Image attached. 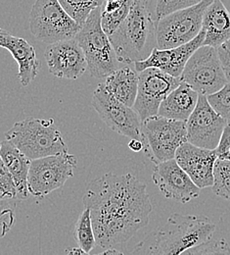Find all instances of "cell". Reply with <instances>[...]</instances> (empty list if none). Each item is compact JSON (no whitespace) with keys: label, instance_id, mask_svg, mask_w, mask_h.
I'll list each match as a JSON object with an SVG mask.
<instances>
[{"label":"cell","instance_id":"cell-27","mask_svg":"<svg viewBox=\"0 0 230 255\" xmlns=\"http://www.w3.org/2000/svg\"><path fill=\"white\" fill-rule=\"evenodd\" d=\"M134 0H124L123 5L112 12H105L102 9L101 13V25L108 35H111L122 25V23L127 19L131 12L132 3Z\"/></svg>","mask_w":230,"mask_h":255},{"label":"cell","instance_id":"cell-20","mask_svg":"<svg viewBox=\"0 0 230 255\" xmlns=\"http://www.w3.org/2000/svg\"><path fill=\"white\" fill-rule=\"evenodd\" d=\"M199 99V94L187 83L182 82L166 96L160 105L158 115L163 117L187 121Z\"/></svg>","mask_w":230,"mask_h":255},{"label":"cell","instance_id":"cell-19","mask_svg":"<svg viewBox=\"0 0 230 255\" xmlns=\"http://www.w3.org/2000/svg\"><path fill=\"white\" fill-rule=\"evenodd\" d=\"M203 29L206 35L204 45L220 47L230 39V12L222 0H213L207 8Z\"/></svg>","mask_w":230,"mask_h":255},{"label":"cell","instance_id":"cell-12","mask_svg":"<svg viewBox=\"0 0 230 255\" xmlns=\"http://www.w3.org/2000/svg\"><path fill=\"white\" fill-rule=\"evenodd\" d=\"M181 83L180 78L173 77L155 67L139 72L138 93L133 108L141 121L158 115L163 100Z\"/></svg>","mask_w":230,"mask_h":255},{"label":"cell","instance_id":"cell-21","mask_svg":"<svg viewBox=\"0 0 230 255\" xmlns=\"http://www.w3.org/2000/svg\"><path fill=\"white\" fill-rule=\"evenodd\" d=\"M0 155L1 161L15 180L18 190V199L25 200L30 193L28 179L32 160L28 158L8 139H4L1 142Z\"/></svg>","mask_w":230,"mask_h":255},{"label":"cell","instance_id":"cell-16","mask_svg":"<svg viewBox=\"0 0 230 255\" xmlns=\"http://www.w3.org/2000/svg\"><path fill=\"white\" fill-rule=\"evenodd\" d=\"M174 158L200 189L213 187L214 168L218 159L215 149L186 141L178 147Z\"/></svg>","mask_w":230,"mask_h":255},{"label":"cell","instance_id":"cell-37","mask_svg":"<svg viewBox=\"0 0 230 255\" xmlns=\"http://www.w3.org/2000/svg\"><path fill=\"white\" fill-rule=\"evenodd\" d=\"M229 123H230V121H229Z\"/></svg>","mask_w":230,"mask_h":255},{"label":"cell","instance_id":"cell-29","mask_svg":"<svg viewBox=\"0 0 230 255\" xmlns=\"http://www.w3.org/2000/svg\"><path fill=\"white\" fill-rule=\"evenodd\" d=\"M183 255H230L229 244L224 240H209L208 242L186 251Z\"/></svg>","mask_w":230,"mask_h":255},{"label":"cell","instance_id":"cell-13","mask_svg":"<svg viewBox=\"0 0 230 255\" xmlns=\"http://www.w3.org/2000/svg\"><path fill=\"white\" fill-rule=\"evenodd\" d=\"M229 121L210 104L208 97L199 95L197 105L187 120V140L197 146L216 149Z\"/></svg>","mask_w":230,"mask_h":255},{"label":"cell","instance_id":"cell-3","mask_svg":"<svg viewBox=\"0 0 230 255\" xmlns=\"http://www.w3.org/2000/svg\"><path fill=\"white\" fill-rule=\"evenodd\" d=\"M121 63L146 60L157 47L156 22L141 0H134L127 19L109 35Z\"/></svg>","mask_w":230,"mask_h":255},{"label":"cell","instance_id":"cell-4","mask_svg":"<svg viewBox=\"0 0 230 255\" xmlns=\"http://www.w3.org/2000/svg\"><path fill=\"white\" fill-rule=\"evenodd\" d=\"M5 137L31 160L68 152L62 133L54 119L27 118L17 122Z\"/></svg>","mask_w":230,"mask_h":255},{"label":"cell","instance_id":"cell-28","mask_svg":"<svg viewBox=\"0 0 230 255\" xmlns=\"http://www.w3.org/2000/svg\"><path fill=\"white\" fill-rule=\"evenodd\" d=\"M207 97L213 108L225 119L230 121V82L219 92Z\"/></svg>","mask_w":230,"mask_h":255},{"label":"cell","instance_id":"cell-23","mask_svg":"<svg viewBox=\"0 0 230 255\" xmlns=\"http://www.w3.org/2000/svg\"><path fill=\"white\" fill-rule=\"evenodd\" d=\"M73 236L78 248H80L85 255H89L97 245L91 214L88 208H84L83 212L77 220Z\"/></svg>","mask_w":230,"mask_h":255},{"label":"cell","instance_id":"cell-6","mask_svg":"<svg viewBox=\"0 0 230 255\" xmlns=\"http://www.w3.org/2000/svg\"><path fill=\"white\" fill-rule=\"evenodd\" d=\"M144 154L155 165L173 159L176 150L187 140V121L156 115L141 123Z\"/></svg>","mask_w":230,"mask_h":255},{"label":"cell","instance_id":"cell-35","mask_svg":"<svg viewBox=\"0 0 230 255\" xmlns=\"http://www.w3.org/2000/svg\"><path fill=\"white\" fill-rule=\"evenodd\" d=\"M101 255H122V253L116 250L115 248H110V249H107L105 252L101 253Z\"/></svg>","mask_w":230,"mask_h":255},{"label":"cell","instance_id":"cell-5","mask_svg":"<svg viewBox=\"0 0 230 255\" xmlns=\"http://www.w3.org/2000/svg\"><path fill=\"white\" fill-rule=\"evenodd\" d=\"M103 6L92 11L80 31L76 35L81 46L90 75L96 79H104L119 69V59L110 40L101 25Z\"/></svg>","mask_w":230,"mask_h":255},{"label":"cell","instance_id":"cell-1","mask_svg":"<svg viewBox=\"0 0 230 255\" xmlns=\"http://www.w3.org/2000/svg\"><path fill=\"white\" fill-rule=\"evenodd\" d=\"M82 202L90 210L96 243L103 250L129 242L148 225L153 211L146 184L132 174L108 173L91 181Z\"/></svg>","mask_w":230,"mask_h":255},{"label":"cell","instance_id":"cell-33","mask_svg":"<svg viewBox=\"0 0 230 255\" xmlns=\"http://www.w3.org/2000/svg\"><path fill=\"white\" fill-rule=\"evenodd\" d=\"M129 147L134 152H140L143 150L144 144L141 139L137 138H132V140L129 142Z\"/></svg>","mask_w":230,"mask_h":255},{"label":"cell","instance_id":"cell-10","mask_svg":"<svg viewBox=\"0 0 230 255\" xmlns=\"http://www.w3.org/2000/svg\"><path fill=\"white\" fill-rule=\"evenodd\" d=\"M77 163V157L68 152L32 160L28 179L30 193L42 198L62 188L74 176Z\"/></svg>","mask_w":230,"mask_h":255},{"label":"cell","instance_id":"cell-14","mask_svg":"<svg viewBox=\"0 0 230 255\" xmlns=\"http://www.w3.org/2000/svg\"><path fill=\"white\" fill-rule=\"evenodd\" d=\"M152 180L164 197L180 203H187L200 194L201 189L175 158L156 164Z\"/></svg>","mask_w":230,"mask_h":255},{"label":"cell","instance_id":"cell-32","mask_svg":"<svg viewBox=\"0 0 230 255\" xmlns=\"http://www.w3.org/2000/svg\"><path fill=\"white\" fill-rule=\"evenodd\" d=\"M226 76L230 82V39L217 48Z\"/></svg>","mask_w":230,"mask_h":255},{"label":"cell","instance_id":"cell-25","mask_svg":"<svg viewBox=\"0 0 230 255\" xmlns=\"http://www.w3.org/2000/svg\"><path fill=\"white\" fill-rule=\"evenodd\" d=\"M67 13L82 27L93 10L104 6L105 0H59Z\"/></svg>","mask_w":230,"mask_h":255},{"label":"cell","instance_id":"cell-34","mask_svg":"<svg viewBox=\"0 0 230 255\" xmlns=\"http://www.w3.org/2000/svg\"><path fill=\"white\" fill-rule=\"evenodd\" d=\"M68 255H85V253L80 249V248H76V249H72L71 251H67Z\"/></svg>","mask_w":230,"mask_h":255},{"label":"cell","instance_id":"cell-18","mask_svg":"<svg viewBox=\"0 0 230 255\" xmlns=\"http://www.w3.org/2000/svg\"><path fill=\"white\" fill-rule=\"evenodd\" d=\"M0 46L6 48L14 57L19 66L18 77L23 87L29 86L38 74L40 62L36 57L35 50L26 39L15 36L1 29Z\"/></svg>","mask_w":230,"mask_h":255},{"label":"cell","instance_id":"cell-22","mask_svg":"<svg viewBox=\"0 0 230 255\" xmlns=\"http://www.w3.org/2000/svg\"><path fill=\"white\" fill-rule=\"evenodd\" d=\"M139 85V75L130 67L118 69L105 78L104 86L106 90L121 102L133 107Z\"/></svg>","mask_w":230,"mask_h":255},{"label":"cell","instance_id":"cell-17","mask_svg":"<svg viewBox=\"0 0 230 255\" xmlns=\"http://www.w3.org/2000/svg\"><path fill=\"white\" fill-rule=\"evenodd\" d=\"M205 35V30L202 29L197 36L186 44L168 49H159L156 47L146 60L134 63L135 70L139 73L144 69L155 67L173 77L180 78L190 57L199 47L204 45Z\"/></svg>","mask_w":230,"mask_h":255},{"label":"cell","instance_id":"cell-31","mask_svg":"<svg viewBox=\"0 0 230 255\" xmlns=\"http://www.w3.org/2000/svg\"><path fill=\"white\" fill-rule=\"evenodd\" d=\"M218 159L230 161V123L225 128L219 145L215 149Z\"/></svg>","mask_w":230,"mask_h":255},{"label":"cell","instance_id":"cell-9","mask_svg":"<svg viewBox=\"0 0 230 255\" xmlns=\"http://www.w3.org/2000/svg\"><path fill=\"white\" fill-rule=\"evenodd\" d=\"M180 79L199 95L207 96L219 92L229 83L218 49L210 45H202L193 53Z\"/></svg>","mask_w":230,"mask_h":255},{"label":"cell","instance_id":"cell-7","mask_svg":"<svg viewBox=\"0 0 230 255\" xmlns=\"http://www.w3.org/2000/svg\"><path fill=\"white\" fill-rule=\"evenodd\" d=\"M78 25L63 8L59 0H35L30 14V30L44 43L75 38L80 31Z\"/></svg>","mask_w":230,"mask_h":255},{"label":"cell","instance_id":"cell-36","mask_svg":"<svg viewBox=\"0 0 230 255\" xmlns=\"http://www.w3.org/2000/svg\"><path fill=\"white\" fill-rule=\"evenodd\" d=\"M105 1H111V0H105Z\"/></svg>","mask_w":230,"mask_h":255},{"label":"cell","instance_id":"cell-11","mask_svg":"<svg viewBox=\"0 0 230 255\" xmlns=\"http://www.w3.org/2000/svg\"><path fill=\"white\" fill-rule=\"evenodd\" d=\"M91 104L99 117L112 130L131 138L141 139V119L134 108L126 105L112 96L99 84L92 96Z\"/></svg>","mask_w":230,"mask_h":255},{"label":"cell","instance_id":"cell-15","mask_svg":"<svg viewBox=\"0 0 230 255\" xmlns=\"http://www.w3.org/2000/svg\"><path fill=\"white\" fill-rule=\"evenodd\" d=\"M44 57L49 72L57 78L77 80L88 69L85 54L76 38L48 44Z\"/></svg>","mask_w":230,"mask_h":255},{"label":"cell","instance_id":"cell-30","mask_svg":"<svg viewBox=\"0 0 230 255\" xmlns=\"http://www.w3.org/2000/svg\"><path fill=\"white\" fill-rule=\"evenodd\" d=\"M0 192L1 198L8 197L10 199H18V190L15 180L2 161L0 169Z\"/></svg>","mask_w":230,"mask_h":255},{"label":"cell","instance_id":"cell-24","mask_svg":"<svg viewBox=\"0 0 230 255\" xmlns=\"http://www.w3.org/2000/svg\"><path fill=\"white\" fill-rule=\"evenodd\" d=\"M202 1L204 0H143L156 23L167 14L197 5Z\"/></svg>","mask_w":230,"mask_h":255},{"label":"cell","instance_id":"cell-26","mask_svg":"<svg viewBox=\"0 0 230 255\" xmlns=\"http://www.w3.org/2000/svg\"><path fill=\"white\" fill-rule=\"evenodd\" d=\"M213 191L230 201V161L217 159L214 168Z\"/></svg>","mask_w":230,"mask_h":255},{"label":"cell","instance_id":"cell-2","mask_svg":"<svg viewBox=\"0 0 230 255\" xmlns=\"http://www.w3.org/2000/svg\"><path fill=\"white\" fill-rule=\"evenodd\" d=\"M216 225L207 217L172 213L159 227L146 247L138 246L133 254L152 255H183L212 239Z\"/></svg>","mask_w":230,"mask_h":255},{"label":"cell","instance_id":"cell-8","mask_svg":"<svg viewBox=\"0 0 230 255\" xmlns=\"http://www.w3.org/2000/svg\"><path fill=\"white\" fill-rule=\"evenodd\" d=\"M213 0L174 11L156 23L157 48L168 49L188 43L203 29L204 14Z\"/></svg>","mask_w":230,"mask_h":255}]
</instances>
